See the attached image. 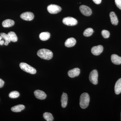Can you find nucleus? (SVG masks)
I'll use <instances>...</instances> for the list:
<instances>
[{
	"label": "nucleus",
	"instance_id": "obj_3",
	"mask_svg": "<svg viewBox=\"0 0 121 121\" xmlns=\"http://www.w3.org/2000/svg\"><path fill=\"white\" fill-rule=\"evenodd\" d=\"M20 67L21 69L24 71L29 73L34 74L36 73V70L35 69L26 63H21L20 64Z\"/></svg>",
	"mask_w": 121,
	"mask_h": 121
},
{
	"label": "nucleus",
	"instance_id": "obj_17",
	"mask_svg": "<svg viewBox=\"0 0 121 121\" xmlns=\"http://www.w3.org/2000/svg\"><path fill=\"white\" fill-rule=\"evenodd\" d=\"M68 96L66 93H63L61 97V106L63 108H65L66 107L67 104Z\"/></svg>",
	"mask_w": 121,
	"mask_h": 121
},
{
	"label": "nucleus",
	"instance_id": "obj_15",
	"mask_svg": "<svg viewBox=\"0 0 121 121\" xmlns=\"http://www.w3.org/2000/svg\"><path fill=\"white\" fill-rule=\"evenodd\" d=\"M115 92L117 95L121 93V78L117 81L115 86Z\"/></svg>",
	"mask_w": 121,
	"mask_h": 121
},
{
	"label": "nucleus",
	"instance_id": "obj_25",
	"mask_svg": "<svg viewBox=\"0 0 121 121\" xmlns=\"http://www.w3.org/2000/svg\"><path fill=\"white\" fill-rule=\"evenodd\" d=\"M102 35L103 36L105 39L109 38L110 35L109 32L106 30H103L102 31Z\"/></svg>",
	"mask_w": 121,
	"mask_h": 121
},
{
	"label": "nucleus",
	"instance_id": "obj_14",
	"mask_svg": "<svg viewBox=\"0 0 121 121\" xmlns=\"http://www.w3.org/2000/svg\"><path fill=\"white\" fill-rule=\"evenodd\" d=\"M111 21L113 25H117L118 23V19L116 14L114 12H111L110 13Z\"/></svg>",
	"mask_w": 121,
	"mask_h": 121
},
{
	"label": "nucleus",
	"instance_id": "obj_7",
	"mask_svg": "<svg viewBox=\"0 0 121 121\" xmlns=\"http://www.w3.org/2000/svg\"><path fill=\"white\" fill-rule=\"evenodd\" d=\"M79 9L83 15L86 16H91L92 13V11L90 8L86 5H81L79 7Z\"/></svg>",
	"mask_w": 121,
	"mask_h": 121
},
{
	"label": "nucleus",
	"instance_id": "obj_5",
	"mask_svg": "<svg viewBox=\"0 0 121 121\" xmlns=\"http://www.w3.org/2000/svg\"><path fill=\"white\" fill-rule=\"evenodd\" d=\"M48 12L51 14H56L59 13L62 10L61 7L55 4H51L47 7Z\"/></svg>",
	"mask_w": 121,
	"mask_h": 121
},
{
	"label": "nucleus",
	"instance_id": "obj_23",
	"mask_svg": "<svg viewBox=\"0 0 121 121\" xmlns=\"http://www.w3.org/2000/svg\"><path fill=\"white\" fill-rule=\"evenodd\" d=\"M93 32H94V30H93V29L89 28L86 29L84 31V32H83V35L85 36L89 37V36L91 35Z\"/></svg>",
	"mask_w": 121,
	"mask_h": 121
},
{
	"label": "nucleus",
	"instance_id": "obj_2",
	"mask_svg": "<svg viewBox=\"0 0 121 121\" xmlns=\"http://www.w3.org/2000/svg\"><path fill=\"white\" fill-rule=\"evenodd\" d=\"M90 97L87 93H84L81 95L80 98V106L82 109L86 108L89 105Z\"/></svg>",
	"mask_w": 121,
	"mask_h": 121
},
{
	"label": "nucleus",
	"instance_id": "obj_13",
	"mask_svg": "<svg viewBox=\"0 0 121 121\" xmlns=\"http://www.w3.org/2000/svg\"><path fill=\"white\" fill-rule=\"evenodd\" d=\"M76 43V40L74 38H69L65 41V45L67 47L70 48L74 46Z\"/></svg>",
	"mask_w": 121,
	"mask_h": 121
},
{
	"label": "nucleus",
	"instance_id": "obj_16",
	"mask_svg": "<svg viewBox=\"0 0 121 121\" xmlns=\"http://www.w3.org/2000/svg\"><path fill=\"white\" fill-rule=\"evenodd\" d=\"M15 22L13 20L6 19L2 22V25L4 27L8 28L13 26Z\"/></svg>",
	"mask_w": 121,
	"mask_h": 121
},
{
	"label": "nucleus",
	"instance_id": "obj_27",
	"mask_svg": "<svg viewBox=\"0 0 121 121\" xmlns=\"http://www.w3.org/2000/svg\"><path fill=\"white\" fill-rule=\"evenodd\" d=\"M4 80L0 78V88H1V87L4 86Z\"/></svg>",
	"mask_w": 121,
	"mask_h": 121
},
{
	"label": "nucleus",
	"instance_id": "obj_19",
	"mask_svg": "<svg viewBox=\"0 0 121 121\" xmlns=\"http://www.w3.org/2000/svg\"><path fill=\"white\" fill-rule=\"evenodd\" d=\"M25 108V106L23 105H17L14 106L11 108V110L13 112H18L23 110Z\"/></svg>",
	"mask_w": 121,
	"mask_h": 121
},
{
	"label": "nucleus",
	"instance_id": "obj_30",
	"mask_svg": "<svg viewBox=\"0 0 121 121\" xmlns=\"http://www.w3.org/2000/svg\"><path fill=\"white\" fill-rule=\"evenodd\" d=\"M2 37H1V36H0V41L1 40V39H2Z\"/></svg>",
	"mask_w": 121,
	"mask_h": 121
},
{
	"label": "nucleus",
	"instance_id": "obj_26",
	"mask_svg": "<svg viewBox=\"0 0 121 121\" xmlns=\"http://www.w3.org/2000/svg\"><path fill=\"white\" fill-rule=\"evenodd\" d=\"M115 4L120 9H121V0H115Z\"/></svg>",
	"mask_w": 121,
	"mask_h": 121
},
{
	"label": "nucleus",
	"instance_id": "obj_4",
	"mask_svg": "<svg viewBox=\"0 0 121 121\" xmlns=\"http://www.w3.org/2000/svg\"><path fill=\"white\" fill-rule=\"evenodd\" d=\"M98 73L96 70H93L91 72L89 76V79L91 83L96 85L98 83Z\"/></svg>",
	"mask_w": 121,
	"mask_h": 121
},
{
	"label": "nucleus",
	"instance_id": "obj_31",
	"mask_svg": "<svg viewBox=\"0 0 121 121\" xmlns=\"http://www.w3.org/2000/svg\"></svg>",
	"mask_w": 121,
	"mask_h": 121
},
{
	"label": "nucleus",
	"instance_id": "obj_20",
	"mask_svg": "<svg viewBox=\"0 0 121 121\" xmlns=\"http://www.w3.org/2000/svg\"><path fill=\"white\" fill-rule=\"evenodd\" d=\"M9 37L11 41L13 42H17V36L14 32L11 31L8 33Z\"/></svg>",
	"mask_w": 121,
	"mask_h": 121
},
{
	"label": "nucleus",
	"instance_id": "obj_22",
	"mask_svg": "<svg viewBox=\"0 0 121 121\" xmlns=\"http://www.w3.org/2000/svg\"><path fill=\"white\" fill-rule=\"evenodd\" d=\"M44 119L47 121H52L54 120V117L52 114L49 112H45L43 114Z\"/></svg>",
	"mask_w": 121,
	"mask_h": 121
},
{
	"label": "nucleus",
	"instance_id": "obj_29",
	"mask_svg": "<svg viewBox=\"0 0 121 121\" xmlns=\"http://www.w3.org/2000/svg\"><path fill=\"white\" fill-rule=\"evenodd\" d=\"M4 41L3 40H1L0 41V45H2L3 44H4Z\"/></svg>",
	"mask_w": 121,
	"mask_h": 121
},
{
	"label": "nucleus",
	"instance_id": "obj_21",
	"mask_svg": "<svg viewBox=\"0 0 121 121\" xmlns=\"http://www.w3.org/2000/svg\"><path fill=\"white\" fill-rule=\"evenodd\" d=\"M0 35L2 38L5 40V42H4V45H8L9 43H10L11 41L8 35L4 33H1Z\"/></svg>",
	"mask_w": 121,
	"mask_h": 121
},
{
	"label": "nucleus",
	"instance_id": "obj_12",
	"mask_svg": "<svg viewBox=\"0 0 121 121\" xmlns=\"http://www.w3.org/2000/svg\"><path fill=\"white\" fill-rule=\"evenodd\" d=\"M111 60L112 62L115 65L121 64V57L116 54H113L111 56Z\"/></svg>",
	"mask_w": 121,
	"mask_h": 121
},
{
	"label": "nucleus",
	"instance_id": "obj_6",
	"mask_svg": "<svg viewBox=\"0 0 121 121\" xmlns=\"http://www.w3.org/2000/svg\"><path fill=\"white\" fill-rule=\"evenodd\" d=\"M63 23L67 26H73L76 25L78 22L77 20L73 17H67L63 19Z\"/></svg>",
	"mask_w": 121,
	"mask_h": 121
},
{
	"label": "nucleus",
	"instance_id": "obj_9",
	"mask_svg": "<svg viewBox=\"0 0 121 121\" xmlns=\"http://www.w3.org/2000/svg\"><path fill=\"white\" fill-rule=\"evenodd\" d=\"M103 47L101 45L93 47L91 49V53L95 56H98L103 52Z\"/></svg>",
	"mask_w": 121,
	"mask_h": 121
},
{
	"label": "nucleus",
	"instance_id": "obj_10",
	"mask_svg": "<svg viewBox=\"0 0 121 121\" xmlns=\"http://www.w3.org/2000/svg\"><path fill=\"white\" fill-rule=\"evenodd\" d=\"M35 97L38 99H45L47 97V95L43 91L40 90H36L34 92Z\"/></svg>",
	"mask_w": 121,
	"mask_h": 121
},
{
	"label": "nucleus",
	"instance_id": "obj_11",
	"mask_svg": "<svg viewBox=\"0 0 121 121\" xmlns=\"http://www.w3.org/2000/svg\"><path fill=\"white\" fill-rule=\"evenodd\" d=\"M80 70L78 68H75L69 70L68 72V75L71 78H74L79 75Z\"/></svg>",
	"mask_w": 121,
	"mask_h": 121
},
{
	"label": "nucleus",
	"instance_id": "obj_1",
	"mask_svg": "<svg viewBox=\"0 0 121 121\" xmlns=\"http://www.w3.org/2000/svg\"><path fill=\"white\" fill-rule=\"evenodd\" d=\"M37 55L41 59L46 60H50L53 56V53L51 51L44 48L39 50L37 52Z\"/></svg>",
	"mask_w": 121,
	"mask_h": 121
},
{
	"label": "nucleus",
	"instance_id": "obj_8",
	"mask_svg": "<svg viewBox=\"0 0 121 121\" xmlns=\"http://www.w3.org/2000/svg\"><path fill=\"white\" fill-rule=\"evenodd\" d=\"M20 17L24 20L30 21L33 20L35 16L34 14L31 12H26L22 13L20 15Z\"/></svg>",
	"mask_w": 121,
	"mask_h": 121
},
{
	"label": "nucleus",
	"instance_id": "obj_28",
	"mask_svg": "<svg viewBox=\"0 0 121 121\" xmlns=\"http://www.w3.org/2000/svg\"><path fill=\"white\" fill-rule=\"evenodd\" d=\"M94 2L96 4H99L101 2L102 0H93Z\"/></svg>",
	"mask_w": 121,
	"mask_h": 121
},
{
	"label": "nucleus",
	"instance_id": "obj_24",
	"mask_svg": "<svg viewBox=\"0 0 121 121\" xmlns=\"http://www.w3.org/2000/svg\"><path fill=\"white\" fill-rule=\"evenodd\" d=\"M19 93L16 91L11 92L9 94V97L11 98H16L19 96Z\"/></svg>",
	"mask_w": 121,
	"mask_h": 121
},
{
	"label": "nucleus",
	"instance_id": "obj_18",
	"mask_svg": "<svg viewBox=\"0 0 121 121\" xmlns=\"http://www.w3.org/2000/svg\"><path fill=\"white\" fill-rule=\"evenodd\" d=\"M51 36L50 33L43 32L41 33L39 35L40 39L42 41H46L50 39Z\"/></svg>",
	"mask_w": 121,
	"mask_h": 121
}]
</instances>
